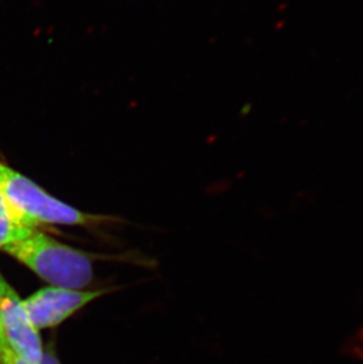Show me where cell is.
Returning a JSON list of instances; mask_svg holds the SVG:
<instances>
[{"label":"cell","mask_w":363,"mask_h":364,"mask_svg":"<svg viewBox=\"0 0 363 364\" xmlns=\"http://www.w3.org/2000/svg\"><path fill=\"white\" fill-rule=\"evenodd\" d=\"M0 316L11 349L28 364H41L44 348L23 306V299L0 275Z\"/></svg>","instance_id":"obj_3"},{"label":"cell","mask_w":363,"mask_h":364,"mask_svg":"<svg viewBox=\"0 0 363 364\" xmlns=\"http://www.w3.org/2000/svg\"><path fill=\"white\" fill-rule=\"evenodd\" d=\"M0 191L17 220L31 229H37L39 224L85 225L100 220L59 200L3 163H0Z\"/></svg>","instance_id":"obj_2"},{"label":"cell","mask_w":363,"mask_h":364,"mask_svg":"<svg viewBox=\"0 0 363 364\" xmlns=\"http://www.w3.org/2000/svg\"><path fill=\"white\" fill-rule=\"evenodd\" d=\"M33 230L36 229L25 227L17 220L0 191V250L21 241Z\"/></svg>","instance_id":"obj_5"},{"label":"cell","mask_w":363,"mask_h":364,"mask_svg":"<svg viewBox=\"0 0 363 364\" xmlns=\"http://www.w3.org/2000/svg\"><path fill=\"white\" fill-rule=\"evenodd\" d=\"M4 251L52 287L79 290L93 281V261L88 255L37 229Z\"/></svg>","instance_id":"obj_1"},{"label":"cell","mask_w":363,"mask_h":364,"mask_svg":"<svg viewBox=\"0 0 363 364\" xmlns=\"http://www.w3.org/2000/svg\"><path fill=\"white\" fill-rule=\"evenodd\" d=\"M6 338H5V335H4L3 326H1V316H0V347L6 346Z\"/></svg>","instance_id":"obj_7"},{"label":"cell","mask_w":363,"mask_h":364,"mask_svg":"<svg viewBox=\"0 0 363 364\" xmlns=\"http://www.w3.org/2000/svg\"><path fill=\"white\" fill-rule=\"evenodd\" d=\"M104 292V290L82 291L51 285L24 299L23 306L36 329H46L63 323L83 306L103 296Z\"/></svg>","instance_id":"obj_4"},{"label":"cell","mask_w":363,"mask_h":364,"mask_svg":"<svg viewBox=\"0 0 363 364\" xmlns=\"http://www.w3.org/2000/svg\"><path fill=\"white\" fill-rule=\"evenodd\" d=\"M41 364H60L58 358H56V355L51 351H45L41 358Z\"/></svg>","instance_id":"obj_6"}]
</instances>
